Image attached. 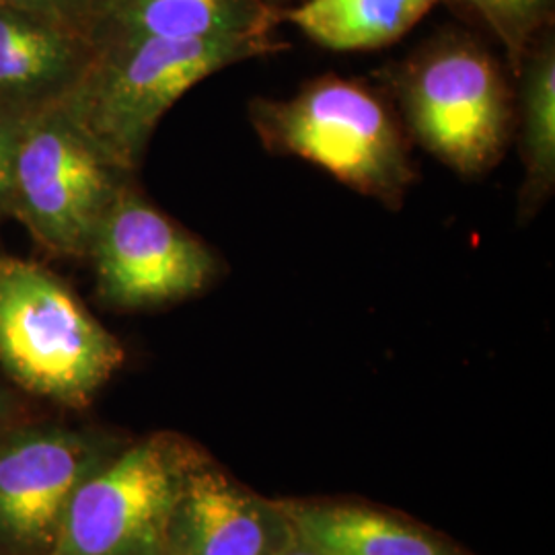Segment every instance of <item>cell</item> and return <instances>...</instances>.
Listing matches in <instances>:
<instances>
[{"label":"cell","mask_w":555,"mask_h":555,"mask_svg":"<svg viewBox=\"0 0 555 555\" xmlns=\"http://www.w3.org/2000/svg\"><path fill=\"white\" fill-rule=\"evenodd\" d=\"M93 56L60 107L121 173L139 165L160 118L194 85L243 60L280 52L274 36L93 43Z\"/></svg>","instance_id":"cell-1"},{"label":"cell","mask_w":555,"mask_h":555,"mask_svg":"<svg viewBox=\"0 0 555 555\" xmlns=\"http://www.w3.org/2000/svg\"><path fill=\"white\" fill-rule=\"evenodd\" d=\"M121 362L118 339L56 274L0 258V366L20 387L85 408Z\"/></svg>","instance_id":"cell-2"},{"label":"cell","mask_w":555,"mask_h":555,"mask_svg":"<svg viewBox=\"0 0 555 555\" xmlns=\"http://www.w3.org/2000/svg\"><path fill=\"white\" fill-rule=\"evenodd\" d=\"M249 114L266 149L309 160L387 206H399L414 181L396 119L357 80L323 77L295 98L254 101Z\"/></svg>","instance_id":"cell-3"},{"label":"cell","mask_w":555,"mask_h":555,"mask_svg":"<svg viewBox=\"0 0 555 555\" xmlns=\"http://www.w3.org/2000/svg\"><path fill=\"white\" fill-rule=\"evenodd\" d=\"M199 465L190 442L167 433L119 449L80 483L46 555H169Z\"/></svg>","instance_id":"cell-4"},{"label":"cell","mask_w":555,"mask_h":555,"mask_svg":"<svg viewBox=\"0 0 555 555\" xmlns=\"http://www.w3.org/2000/svg\"><path fill=\"white\" fill-rule=\"evenodd\" d=\"M506 91L494 59L465 38L433 43L401 79L417 142L461 176L486 173L502 157L511 130Z\"/></svg>","instance_id":"cell-5"},{"label":"cell","mask_w":555,"mask_h":555,"mask_svg":"<svg viewBox=\"0 0 555 555\" xmlns=\"http://www.w3.org/2000/svg\"><path fill=\"white\" fill-rule=\"evenodd\" d=\"M121 176L60 105L43 109L21 126L13 215L46 249L87 258L103 215L124 185Z\"/></svg>","instance_id":"cell-6"},{"label":"cell","mask_w":555,"mask_h":555,"mask_svg":"<svg viewBox=\"0 0 555 555\" xmlns=\"http://www.w3.org/2000/svg\"><path fill=\"white\" fill-rule=\"evenodd\" d=\"M98 295L116 309H151L202 293L217 258L137 192L121 185L93 235Z\"/></svg>","instance_id":"cell-7"},{"label":"cell","mask_w":555,"mask_h":555,"mask_svg":"<svg viewBox=\"0 0 555 555\" xmlns=\"http://www.w3.org/2000/svg\"><path fill=\"white\" fill-rule=\"evenodd\" d=\"M118 449L109 440L27 426L0 435V555H46L80 483Z\"/></svg>","instance_id":"cell-8"},{"label":"cell","mask_w":555,"mask_h":555,"mask_svg":"<svg viewBox=\"0 0 555 555\" xmlns=\"http://www.w3.org/2000/svg\"><path fill=\"white\" fill-rule=\"evenodd\" d=\"M293 539L284 508L202 463L179 502L169 555H274Z\"/></svg>","instance_id":"cell-9"},{"label":"cell","mask_w":555,"mask_h":555,"mask_svg":"<svg viewBox=\"0 0 555 555\" xmlns=\"http://www.w3.org/2000/svg\"><path fill=\"white\" fill-rule=\"evenodd\" d=\"M75 29L0 4V107L29 118L56 107L93 56Z\"/></svg>","instance_id":"cell-10"},{"label":"cell","mask_w":555,"mask_h":555,"mask_svg":"<svg viewBox=\"0 0 555 555\" xmlns=\"http://www.w3.org/2000/svg\"><path fill=\"white\" fill-rule=\"evenodd\" d=\"M280 21L268 0H119L93 43L118 38L217 40L272 36Z\"/></svg>","instance_id":"cell-11"},{"label":"cell","mask_w":555,"mask_h":555,"mask_svg":"<svg viewBox=\"0 0 555 555\" xmlns=\"http://www.w3.org/2000/svg\"><path fill=\"white\" fill-rule=\"evenodd\" d=\"M300 543L325 555H453L414 527L357 506H282Z\"/></svg>","instance_id":"cell-12"},{"label":"cell","mask_w":555,"mask_h":555,"mask_svg":"<svg viewBox=\"0 0 555 555\" xmlns=\"http://www.w3.org/2000/svg\"><path fill=\"white\" fill-rule=\"evenodd\" d=\"M442 0H305L280 11L309 40L330 50H373L403 38Z\"/></svg>","instance_id":"cell-13"},{"label":"cell","mask_w":555,"mask_h":555,"mask_svg":"<svg viewBox=\"0 0 555 555\" xmlns=\"http://www.w3.org/2000/svg\"><path fill=\"white\" fill-rule=\"evenodd\" d=\"M522 206L531 210L547 198L555 181V48L543 40L522 75Z\"/></svg>","instance_id":"cell-14"},{"label":"cell","mask_w":555,"mask_h":555,"mask_svg":"<svg viewBox=\"0 0 555 555\" xmlns=\"http://www.w3.org/2000/svg\"><path fill=\"white\" fill-rule=\"evenodd\" d=\"M554 0H476V9L506 46L511 60L520 70L527 43L552 13Z\"/></svg>","instance_id":"cell-15"},{"label":"cell","mask_w":555,"mask_h":555,"mask_svg":"<svg viewBox=\"0 0 555 555\" xmlns=\"http://www.w3.org/2000/svg\"><path fill=\"white\" fill-rule=\"evenodd\" d=\"M0 4L59 23L93 41L98 23L95 0H0Z\"/></svg>","instance_id":"cell-16"},{"label":"cell","mask_w":555,"mask_h":555,"mask_svg":"<svg viewBox=\"0 0 555 555\" xmlns=\"http://www.w3.org/2000/svg\"><path fill=\"white\" fill-rule=\"evenodd\" d=\"M23 119L0 107V219L13 215V171Z\"/></svg>","instance_id":"cell-17"},{"label":"cell","mask_w":555,"mask_h":555,"mask_svg":"<svg viewBox=\"0 0 555 555\" xmlns=\"http://www.w3.org/2000/svg\"><path fill=\"white\" fill-rule=\"evenodd\" d=\"M11 410H13V403H11V397L4 391V387L0 385V435L4 430H9V420H11Z\"/></svg>","instance_id":"cell-18"},{"label":"cell","mask_w":555,"mask_h":555,"mask_svg":"<svg viewBox=\"0 0 555 555\" xmlns=\"http://www.w3.org/2000/svg\"><path fill=\"white\" fill-rule=\"evenodd\" d=\"M274 555H325L318 552V550H313V547H309V545H305V543H300L297 537L286 545V547H282L278 554Z\"/></svg>","instance_id":"cell-19"},{"label":"cell","mask_w":555,"mask_h":555,"mask_svg":"<svg viewBox=\"0 0 555 555\" xmlns=\"http://www.w3.org/2000/svg\"><path fill=\"white\" fill-rule=\"evenodd\" d=\"M119 0H95V9H98V23H95V27L100 25L101 20L118 4ZM95 34V31H93Z\"/></svg>","instance_id":"cell-20"},{"label":"cell","mask_w":555,"mask_h":555,"mask_svg":"<svg viewBox=\"0 0 555 555\" xmlns=\"http://www.w3.org/2000/svg\"><path fill=\"white\" fill-rule=\"evenodd\" d=\"M465 2H469L472 7H476V0H465Z\"/></svg>","instance_id":"cell-21"},{"label":"cell","mask_w":555,"mask_h":555,"mask_svg":"<svg viewBox=\"0 0 555 555\" xmlns=\"http://www.w3.org/2000/svg\"><path fill=\"white\" fill-rule=\"evenodd\" d=\"M268 2H270V4H272V2H276V0H268Z\"/></svg>","instance_id":"cell-22"}]
</instances>
